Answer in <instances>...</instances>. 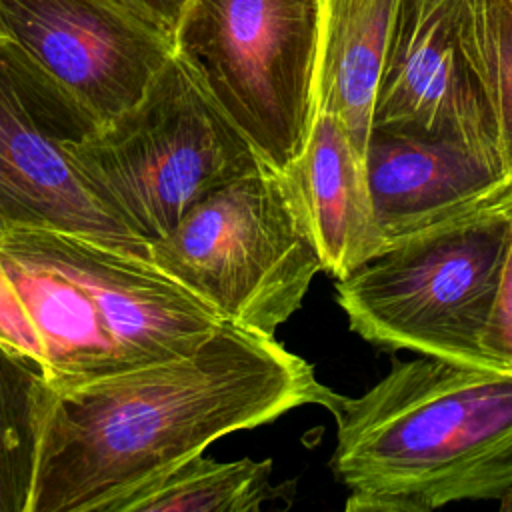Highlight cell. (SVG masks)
Returning a JSON list of instances; mask_svg holds the SVG:
<instances>
[{
	"label": "cell",
	"mask_w": 512,
	"mask_h": 512,
	"mask_svg": "<svg viewBox=\"0 0 512 512\" xmlns=\"http://www.w3.org/2000/svg\"><path fill=\"white\" fill-rule=\"evenodd\" d=\"M340 396L274 336L224 320L188 354L52 388L28 512H110L214 440Z\"/></svg>",
	"instance_id": "cell-1"
},
{
	"label": "cell",
	"mask_w": 512,
	"mask_h": 512,
	"mask_svg": "<svg viewBox=\"0 0 512 512\" xmlns=\"http://www.w3.org/2000/svg\"><path fill=\"white\" fill-rule=\"evenodd\" d=\"M222 322L126 246L54 228L0 234V342L52 388L188 354Z\"/></svg>",
	"instance_id": "cell-2"
},
{
	"label": "cell",
	"mask_w": 512,
	"mask_h": 512,
	"mask_svg": "<svg viewBox=\"0 0 512 512\" xmlns=\"http://www.w3.org/2000/svg\"><path fill=\"white\" fill-rule=\"evenodd\" d=\"M332 414L346 512H430L512 490V372L392 358L382 380L340 396Z\"/></svg>",
	"instance_id": "cell-3"
},
{
	"label": "cell",
	"mask_w": 512,
	"mask_h": 512,
	"mask_svg": "<svg viewBox=\"0 0 512 512\" xmlns=\"http://www.w3.org/2000/svg\"><path fill=\"white\" fill-rule=\"evenodd\" d=\"M512 220V184L392 238L336 280L350 330L388 350L494 368L482 334L496 296Z\"/></svg>",
	"instance_id": "cell-4"
},
{
	"label": "cell",
	"mask_w": 512,
	"mask_h": 512,
	"mask_svg": "<svg viewBox=\"0 0 512 512\" xmlns=\"http://www.w3.org/2000/svg\"><path fill=\"white\" fill-rule=\"evenodd\" d=\"M148 258L224 320L274 336L324 270L290 172L270 164L202 196Z\"/></svg>",
	"instance_id": "cell-5"
},
{
	"label": "cell",
	"mask_w": 512,
	"mask_h": 512,
	"mask_svg": "<svg viewBox=\"0 0 512 512\" xmlns=\"http://www.w3.org/2000/svg\"><path fill=\"white\" fill-rule=\"evenodd\" d=\"M74 160L98 198L148 244L210 190L264 164L176 54L134 106L74 146Z\"/></svg>",
	"instance_id": "cell-6"
},
{
	"label": "cell",
	"mask_w": 512,
	"mask_h": 512,
	"mask_svg": "<svg viewBox=\"0 0 512 512\" xmlns=\"http://www.w3.org/2000/svg\"><path fill=\"white\" fill-rule=\"evenodd\" d=\"M322 0H188L174 54L266 164L290 172L318 108Z\"/></svg>",
	"instance_id": "cell-7"
},
{
	"label": "cell",
	"mask_w": 512,
	"mask_h": 512,
	"mask_svg": "<svg viewBox=\"0 0 512 512\" xmlns=\"http://www.w3.org/2000/svg\"><path fill=\"white\" fill-rule=\"evenodd\" d=\"M102 122L14 42L0 36V234L54 228L148 256L74 160Z\"/></svg>",
	"instance_id": "cell-8"
},
{
	"label": "cell",
	"mask_w": 512,
	"mask_h": 512,
	"mask_svg": "<svg viewBox=\"0 0 512 512\" xmlns=\"http://www.w3.org/2000/svg\"><path fill=\"white\" fill-rule=\"evenodd\" d=\"M0 36L100 122L134 106L174 54L168 38L118 0H0Z\"/></svg>",
	"instance_id": "cell-9"
},
{
	"label": "cell",
	"mask_w": 512,
	"mask_h": 512,
	"mask_svg": "<svg viewBox=\"0 0 512 512\" xmlns=\"http://www.w3.org/2000/svg\"><path fill=\"white\" fill-rule=\"evenodd\" d=\"M372 126L460 138L502 162L492 112L460 42V0H398Z\"/></svg>",
	"instance_id": "cell-10"
},
{
	"label": "cell",
	"mask_w": 512,
	"mask_h": 512,
	"mask_svg": "<svg viewBox=\"0 0 512 512\" xmlns=\"http://www.w3.org/2000/svg\"><path fill=\"white\" fill-rule=\"evenodd\" d=\"M364 164L386 242L512 184L500 160L468 142L408 128L372 126Z\"/></svg>",
	"instance_id": "cell-11"
},
{
	"label": "cell",
	"mask_w": 512,
	"mask_h": 512,
	"mask_svg": "<svg viewBox=\"0 0 512 512\" xmlns=\"http://www.w3.org/2000/svg\"><path fill=\"white\" fill-rule=\"evenodd\" d=\"M302 196L324 272L348 276L384 246L366 176L364 154L344 124L316 114L308 144L290 170Z\"/></svg>",
	"instance_id": "cell-12"
},
{
	"label": "cell",
	"mask_w": 512,
	"mask_h": 512,
	"mask_svg": "<svg viewBox=\"0 0 512 512\" xmlns=\"http://www.w3.org/2000/svg\"><path fill=\"white\" fill-rule=\"evenodd\" d=\"M398 0H322L316 108L364 154Z\"/></svg>",
	"instance_id": "cell-13"
},
{
	"label": "cell",
	"mask_w": 512,
	"mask_h": 512,
	"mask_svg": "<svg viewBox=\"0 0 512 512\" xmlns=\"http://www.w3.org/2000/svg\"><path fill=\"white\" fill-rule=\"evenodd\" d=\"M270 474V460L218 462L196 454L114 502L110 512H260L288 496Z\"/></svg>",
	"instance_id": "cell-14"
},
{
	"label": "cell",
	"mask_w": 512,
	"mask_h": 512,
	"mask_svg": "<svg viewBox=\"0 0 512 512\" xmlns=\"http://www.w3.org/2000/svg\"><path fill=\"white\" fill-rule=\"evenodd\" d=\"M52 386L0 342V512H28Z\"/></svg>",
	"instance_id": "cell-15"
},
{
	"label": "cell",
	"mask_w": 512,
	"mask_h": 512,
	"mask_svg": "<svg viewBox=\"0 0 512 512\" xmlns=\"http://www.w3.org/2000/svg\"><path fill=\"white\" fill-rule=\"evenodd\" d=\"M460 42L492 112L512 176V0H460Z\"/></svg>",
	"instance_id": "cell-16"
},
{
	"label": "cell",
	"mask_w": 512,
	"mask_h": 512,
	"mask_svg": "<svg viewBox=\"0 0 512 512\" xmlns=\"http://www.w3.org/2000/svg\"><path fill=\"white\" fill-rule=\"evenodd\" d=\"M482 350L496 370L512 372V220L496 296L482 334Z\"/></svg>",
	"instance_id": "cell-17"
},
{
	"label": "cell",
	"mask_w": 512,
	"mask_h": 512,
	"mask_svg": "<svg viewBox=\"0 0 512 512\" xmlns=\"http://www.w3.org/2000/svg\"><path fill=\"white\" fill-rule=\"evenodd\" d=\"M124 8L152 26L170 42L174 40V32L182 18V12L188 0H118ZM174 48V46H172Z\"/></svg>",
	"instance_id": "cell-18"
},
{
	"label": "cell",
	"mask_w": 512,
	"mask_h": 512,
	"mask_svg": "<svg viewBox=\"0 0 512 512\" xmlns=\"http://www.w3.org/2000/svg\"><path fill=\"white\" fill-rule=\"evenodd\" d=\"M502 508H512V492H508L504 496V502H502Z\"/></svg>",
	"instance_id": "cell-19"
}]
</instances>
